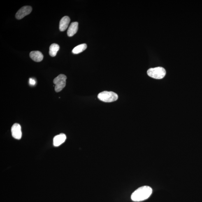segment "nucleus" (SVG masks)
<instances>
[{"instance_id": "423d86ee", "label": "nucleus", "mask_w": 202, "mask_h": 202, "mask_svg": "<svg viewBox=\"0 0 202 202\" xmlns=\"http://www.w3.org/2000/svg\"><path fill=\"white\" fill-rule=\"evenodd\" d=\"M12 136L15 139L20 140L22 138V132L20 124L15 123L13 124L11 128Z\"/></svg>"}, {"instance_id": "9d476101", "label": "nucleus", "mask_w": 202, "mask_h": 202, "mask_svg": "<svg viewBox=\"0 0 202 202\" xmlns=\"http://www.w3.org/2000/svg\"><path fill=\"white\" fill-rule=\"evenodd\" d=\"M78 23L77 22H72L70 25L67 31L68 36L72 37L76 34L78 30Z\"/></svg>"}, {"instance_id": "9b49d317", "label": "nucleus", "mask_w": 202, "mask_h": 202, "mask_svg": "<svg viewBox=\"0 0 202 202\" xmlns=\"http://www.w3.org/2000/svg\"><path fill=\"white\" fill-rule=\"evenodd\" d=\"M60 47L56 43H53L51 45L49 50V54L52 57H55L57 52L59 50Z\"/></svg>"}, {"instance_id": "f03ea898", "label": "nucleus", "mask_w": 202, "mask_h": 202, "mask_svg": "<svg viewBox=\"0 0 202 202\" xmlns=\"http://www.w3.org/2000/svg\"><path fill=\"white\" fill-rule=\"evenodd\" d=\"M97 97L100 101L105 102H112L117 101L118 97L117 94L112 91H103L98 95Z\"/></svg>"}, {"instance_id": "0eeeda50", "label": "nucleus", "mask_w": 202, "mask_h": 202, "mask_svg": "<svg viewBox=\"0 0 202 202\" xmlns=\"http://www.w3.org/2000/svg\"><path fill=\"white\" fill-rule=\"evenodd\" d=\"M66 135L61 133V134L57 135L54 137L53 139V145L54 146L57 147L59 146L64 143L66 141Z\"/></svg>"}, {"instance_id": "20e7f679", "label": "nucleus", "mask_w": 202, "mask_h": 202, "mask_svg": "<svg viewBox=\"0 0 202 202\" xmlns=\"http://www.w3.org/2000/svg\"><path fill=\"white\" fill-rule=\"evenodd\" d=\"M67 77L64 74H60L54 79L53 82L55 85V90L56 92H60L65 87Z\"/></svg>"}, {"instance_id": "f257e3e1", "label": "nucleus", "mask_w": 202, "mask_h": 202, "mask_svg": "<svg viewBox=\"0 0 202 202\" xmlns=\"http://www.w3.org/2000/svg\"><path fill=\"white\" fill-rule=\"evenodd\" d=\"M152 192V188L149 186H144L134 191L131 196V199L135 202H140L148 199Z\"/></svg>"}, {"instance_id": "1a4fd4ad", "label": "nucleus", "mask_w": 202, "mask_h": 202, "mask_svg": "<svg viewBox=\"0 0 202 202\" xmlns=\"http://www.w3.org/2000/svg\"><path fill=\"white\" fill-rule=\"evenodd\" d=\"M30 57L36 62H40L43 60V56L39 51H33L30 53Z\"/></svg>"}, {"instance_id": "39448f33", "label": "nucleus", "mask_w": 202, "mask_h": 202, "mask_svg": "<svg viewBox=\"0 0 202 202\" xmlns=\"http://www.w3.org/2000/svg\"><path fill=\"white\" fill-rule=\"evenodd\" d=\"M32 8L31 6H26L22 7L16 14V18L18 20H20L29 14L32 11Z\"/></svg>"}, {"instance_id": "7ed1b4c3", "label": "nucleus", "mask_w": 202, "mask_h": 202, "mask_svg": "<svg viewBox=\"0 0 202 202\" xmlns=\"http://www.w3.org/2000/svg\"><path fill=\"white\" fill-rule=\"evenodd\" d=\"M148 76L156 79H161L164 78L166 74V70L161 67L149 68L147 71Z\"/></svg>"}, {"instance_id": "6e6552de", "label": "nucleus", "mask_w": 202, "mask_h": 202, "mask_svg": "<svg viewBox=\"0 0 202 202\" xmlns=\"http://www.w3.org/2000/svg\"><path fill=\"white\" fill-rule=\"evenodd\" d=\"M71 21L69 17L66 16L61 19L59 24V29L61 31H63L67 29L68 24Z\"/></svg>"}, {"instance_id": "f8f14e48", "label": "nucleus", "mask_w": 202, "mask_h": 202, "mask_svg": "<svg viewBox=\"0 0 202 202\" xmlns=\"http://www.w3.org/2000/svg\"><path fill=\"white\" fill-rule=\"evenodd\" d=\"M87 48V45L85 43L81 44L75 47L72 51V52L74 54H78L83 52Z\"/></svg>"}, {"instance_id": "ddd939ff", "label": "nucleus", "mask_w": 202, "mask_h": 202, "mask_svg": "<svg viewBox=\"0 0 202 202\" xmlns=\"http://www.w3.org/2000/svg\"><path fill=\"white\" fill-rule=\"evenodd\" d=\"M29 83L31 85H34L36 84V81L32 78L29 79Z\"/></svg>"}]
</instances>
